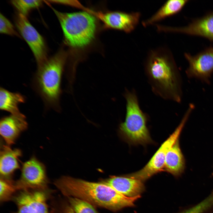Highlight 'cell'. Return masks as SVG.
<instances>
[{
	"label": "cell",
	"mask_w": 213,
	"mask_h": 213,
	"mask_svg": "<svg viewBox=\"0 0 213 213\" xmlns=\"http://www.w3.org/2000/svg\"><path fill=\"white\" fill-rule=\"evenodd\" d=\"M55 185L64 195L85 200L111 211L133 206L141 196L130 197L117 192L102 182L87 181L68 176L56 180Z\"/></svg>",
	"instance_id": "obj_1"
},
{
	"label": "cell",
	"mask_w": 213,
	"mask_h": 213,
	"mask_svg": "<svg viewBox=\"0 0 213 213\" xmlns=\"http://www.w3.org/2000/svg\"><path fill=\"white\" fill-rule=\"evenodd\" d=\"M144 71L155 94L164 99L181 102L180 76L173 57L168 50L163 48L152 50L145 62Z\"/></svg>",
	"instance_id": "obj_2"
},
{
	"label": "cell",
	"mask_w": 213,
	"mask_h": 213,
	"mask_svg": "<svg viewBox=\"0 0 213 213\" xmlns=\"http://www.w3.org/2000/svg\"><path fill=\"white\" fill-rule=\"evenodd\" d=\"M65 52L61 50L48 58L38 69L32 80L33 87L45 106L60 111L62 76L67 60Z\"/></svg>",
	"instance_id": "obj_3"
},
{
	"label": "cell",
	"mask_w": 213,
	"mask_h": 213,
	"mask_svg": "<svg viewBox=\"0 0 213 213\" xmlns=\"http://www.w3.org/2000/svg\"><path fill=\"white\" fill-rule=\"evenodd\" d=\"M52 9L60 25L66 44L73 48H81L92 42L97 27L93 14L83 11L63 12Z\"/></svg>",
	"instance_id": "obj_4"
},
{
	"label": "cell",
	"mask_w": 213,
	"mask_h": 213,
	"mask_svg": "<svg viewBox=\"0 0 213 213\" xmlns=\"http://www.w3.org/2000/svg\"><path fill=\"white\" fill-rule=\"evenodd\" d=\"M126 100L125 121L119 126L121 138L132 145L145 146L153 143L147 126L148 117L140 108L134 90L126 89L124 94Z\"/></svg>",
	"instance_id": "obj_5"
},
{
	"label": "cell",
	"mask_w": 213,
	"mask_h": 213,
	"mask_svg": "<svg viewBox=\"0 0 213 213\" xmlns=\"http://www.w3.org/2000/svg\"><path fill=\"white\" fill-rule=\"evenodd\" d=\"M188 117L187 114L184 115L180 124L175 131L163 143L143 167L138 171L127 175L142 181L164 171L167 153L170 148L178 139Z\"/></svg>",
	"instance_id": "obj_6"
},
{
	"label": "cell",
	"mask_w": 213,
	"mask_h": 213,
	"mask_svg": "<svg viewBox=\"0 0 213 213\" xmlns=\"http://www.w3.org/2000/svg\"><path fill=\"white\" fill-rule=\"evenodd\" d=\"M16 27L31 50L38 66L48 59L47 49L44 40L30 23L27 16L18 13L15 19Z\"/></svg>",
	"instance_id": "obj_7"
},
{
	"label": "cell",
	"mask_w": 213,
	"mask_h": 213,
	"mask_svg": "<svg viewBox=\"0 0 213 213\" xmlns=\"http://www.w3.org/2000/svg\"><path fill=\"white\" fill-rule=\"evenodd\" d=\"M15 182L18 190H43L47 183L45 165L32 157L23 164L20 178Z\"/></svg>",
	"instance_id": "obj_8"
},
{
	"label": "cell",
	"mask_w": 213,
	"mask_h": 213,
	"mask_svg": "<svg viewBox=\"0 0 213 213\" xmlns=\"http://www.w3.org/2000/svg\"><path fill=\"white\" fill-rule=\"evenodd\" d=\"M184 55L189 64L187 76L209 83L213 72V46L194 55L188 53Z\"/></svg>",
	"instance_id": "obj_9"
},
{
	"label": "cell",
	"mask_w": 213,
	"mask_h": 213,
	"mask_svg": "<svg viewBox=\"0 0 213 213\" xmlns=\"http://www.w3.org/2000/svg\"><path fill=\"white\" fill-rule=\"evenodd\" d=\"M97 16L103 22L104 27L130 33L138 24L140 17L139 12L127 13L121 11L97 13Z\"/></svg>",
	"instance_id": "obj_10"
},
{
	"label": "cell",
	"mask_w": 213,
	"mask_h": 213,
	"mask_svg": "<svg viewBox=\"0 0 213 213\" xmlns=\"http://www.w3.org/2000/svg\"><path fill=\"white\" fill-rule=\"evenodd\" d=\"M14 200L18 213H49L46 196L43 190H22Z\"/></svg>",
	"instance_id": "obj_11"
},
{
	"label": "cell",
	"mask_w": 213,
	"mask_h": 213,
	"mask_svg": "<svg viewBox=\"0 0 213 213\" xmlns=\"http://www.w3.org/2000/svg\"><path fill=\"white\" fill-rule=\"evenodd\" d=\"M161 30L201 36L213 41V12L194 20L187 26L180 27L162 26Z\"/></svg>",
	"instance_id": "obj_12"
},
{
	"label": "cell",
	"mask_w": 213,
	"mask_h": 213,
	"mask_svg": "<svg viewBox=\"0 0 213 213\" xmlns=\"http://www.w3.org/2000/svg\"><path fill=\"white\" fill-rule=\"evenodd\" d=\"M26 117L20 115L11 114L1 120L0 133L7 145L14 144L19 135L28 127Z\"/></svg>",
	"instance_id": "obj_13"
},
{
	"label": "cell",
	"mask_w": 213,
	"mask_h": 213,
	"mask_svg": "<svg viewBox=\"0 0 213 213\" xmlns=\"http://www.w3.org/2000/svg\"><path fill=\"white\" fill-rule=\"evenodd\" d=\"M101 182L120 193L130 197L140 195L145 189L142 181L127 175L111 176Z\"/></svg>",
	"instance_id": "obj_14"
},
{
	"label": "cell",
	"mask_w": 213,
	"mask_h": 213,
	"mask_svg": "<svg viewBox=\"0 0 213 213\" xmlns=\"http://www.w3.org/2000/svg\"><path fill=\"white\" fill-rule=\"evenodd\" d=\"M22 154L20 149H12L7 145L2 146L0 155L1 177L9 178L10 176L20 168L19 159Z\"/></svg>",
	"instance_id": "obj_15"
},
{
	"label": "cell",
	"mask_w": 213,
	"mask_h": 213,
	"mask_svg": "<svg viewBox=\"0 0 213 213\" xmlns=\"http://www.w3.org/2000/svg\"><path fill=\"white\" fill-rule=\"evenodd\" d=\"M184 167L183 157L178 139L167 153L164 170L174 176H178L183 172Z\"/></svg>",
	"instance_id": "obj_16"
},
{
	"label": "cell",
	"mask_w": 213,
	"mask_h": 213,
	"mask_svg": "<svg viewBox=\"0 0 213 213\" xmlns=\"http://www.w3.org/2000/svg\"><path fill=\"white\" fill-rule=\"evenodd\" d=\"M188 0L167 1L150 18L143 22V26L151 25L179 12L188 3Z\"/></svg>",
	"instance_id": "obj_17"
},
{
	"label": "cell",
	"mask_w": 213,
	"mask_h": 213,
	"mask_svg": "<svg viewBox=\"0 0 213 213\" xmlns=\"http://www.w3.org/2000/svg\"><path fill=\"white\" fill-rule=\"evenodd\" d=\"M26 99L23 95L18 92H11L0 87V109L9 112L11 114L20 115L22 114L20 111L19 104L24 103Z\"/></svg>",
	"instance_id": "obj_18"
},
{
	"label": "cell",
	"mask_w": 213,
	"mask_h": 213,
	"mask_svg": "<svg viewBox=\"0 0 213 213\" xmlns=\"http://www.w3.org/2000/svg\"><path fill=\"white\" fill-rule=\"evenodd\" d=\"M0 199L1 202L9 200L18 190L15 182L8 178L1 177L0 180Z\"/></svg>",
	"instance_id": "obj_19"
},
{
	"label": "cell",
	"mask_w": 213,
	"mask_h": 213,
	"mask_svg": "<svg viewBox=\"0 0 213 213\" xmlns=\"http://www.w3.org/2000/svg\"><path fill=\"white\" fill-rule=\"evenodd\" d=\"M42 1L38 0H14L11 3L18 12V13L27 16L31 10L41 6Z\"/></svg>",
	"instance_id": "obj_20"
},
{
	"label": "cell",
	"mask_w": 213,
	"mask_h": 213,
	"mask_svg": "<svg viewBox=\"0 0 213 213\" xmlns=\"http://www.w3.org/2000/svg\"><path fill=\"white\" fill-rule=\"evenodd\" d=\"M69 204L75 213H98L92 204L76 197H68Z\"/></svg>",
	"instance_id": "obj_21"
},
{
	"label": "cell",
	"mask_w": 213,
	"mask_h": 213,
	"mask_svg": "<svg viewBox=\"0 0 213 213\" xmlns=\"http://www.w3.org/2000/svg\"><path fill=\"white\" fill-rule=\"evenodd\" d=\"M0 33L9 36L20 37L10 21L1 13L0 14Z\"/></svg>",
	"instance_id": "obj_22"
},
{
	"label": "cell",
	"mask_w": 213,
	"mask_h": 213,
	"mask_svg": "<svg viewBox=\"0 0 213 213\" xmlns=\"http://www.w3.org/2000/svg\"><path fill=\"white\" fill-rule=\"evenodd\" d=\"M62 213H75L69 204L64 206L63 208Z\"/></svg>",
	"instance_id": "obj_23"
},
{
	"label": "cell",
	"mask_w": 213,
	"mask_h": 213,
	"mask_svg": "<svg viewBox=\"0 0 213 213\" xmlns=\"http://www.w3.org/2000/svg\"><path fill=\"white\" fill-rule=\"evenodd\" d=\"M185 213V212H181V213Z\"/></svg>",
	"instance_id": "obj_24"
},
{
	"label": "cell",
	"mask_w": 213,
	"mask_h": 213,
	"mask_svg": "<svg viewBox=\"0 0 213 213\" xmlns=\"http://www.w3.org/2000/svg\"></svg>",
	"instance_id": "obj_25"
}]
</instances>
